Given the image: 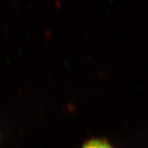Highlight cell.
<instances>
[{
    "instance_id": "cell-1",
    "label": "cell",
    "mask_w": 148,
    "mask_h": 148,
    "mask_svg": "<svg viewBox=\"0 0 148 148\" xmlns=\"http://www.w3.org/2000/svg\"><path fill=\"white\" fill-rule=\"evenodd\" d=\"M82 148H113L111 144L105 139L92 138L86 141Z\"/></svg>"
}]
</instances>
